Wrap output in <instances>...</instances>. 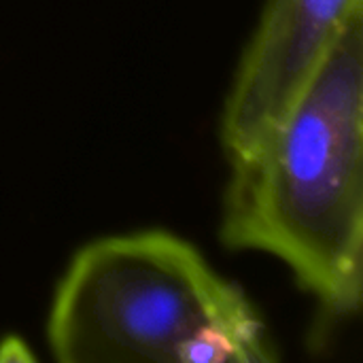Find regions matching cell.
Instances as JSON below:
<instances>
[{
    "label": "cell",
    "instance_id": "6da1fadb",
    "mask_svg": "<svg viewBox=\"0 0 363 363\" xmlns=\"http://www.w3.org/2000/svg\"><path fill=\"white\" fill-rule=\"evenodd\" d=\"M217 238L279 259L323 321L363 302V9L289 113L228 160Z\"/></svg>",
    "mask_w": 363,
    "mask_h": 363
},
{
    "label": "cell",
    "instance_id": "7a4b0ae2",
    "mask_svg": "<svg viewBox=\"0 0 363 363\" xmlns=\"http://www.w3.org/2000/svg\"><path fill=\"white\" fill-rule=\"evenodd\" d=\"M57 363H272L247 291L168 230L98 236L60 274L45 319Z\"/></svg>",
    "mask_w": 363,
    "mask_h": 363
},
{
    "label": "cell",
    "instance_id": "3957f363",
    "mask_svg": "<svg viewBox=\"0 0 363 363\" xmlns=\"http://www.w3.org/2000/svg\"><path fill=\"white\" fill-rule=\"evenodd\" d=\"M363 0H266L236 62L221 115L225 162L247 153L289 113Z\"/></svg>",
    "mask_w": 363,
    "mask_h": 363
}]
</instances>
